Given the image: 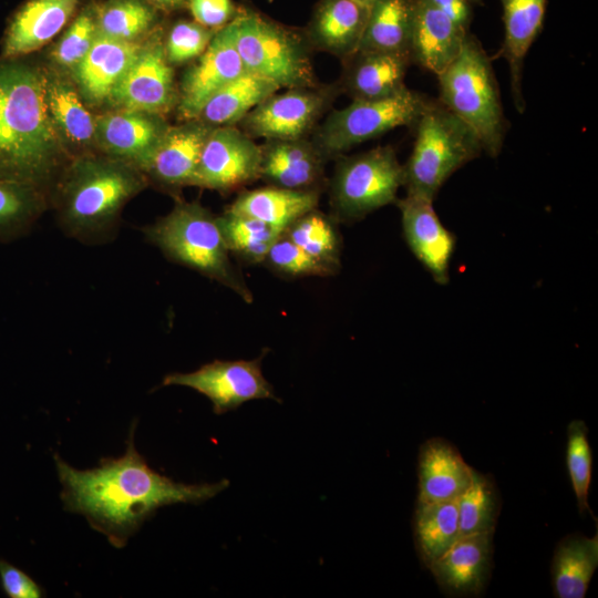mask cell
<instances>
[{
  "label": "cell",
  "mask_w": 598,
  "mask_h": 598,
  "mask_svg": "<svg viewBox=\"0 0 598 598\" xmlns=\"http://www.w3.org/2000/svg\"><path fill=\"white\" fill-rule=\"evenodd\" d=\"M460 536L494 533L499 495L492 477L473 470L471 485L457 499Z\"/></svg>",
  "instance_id": "cell-37"
},
{
  "label": "cell",
  "mask_w": 598,
  "mask_h": 598,
  "mask_svg": "<svg viewBox=\"0 0 598 598\" xmlns=\"http://www.w3.org/2000/svg\"><path fill=\"white\" fill-rule=\"evenodd\" d=\"M584 421L574 420L567 427V467L580 513L588 511V489L591 480V451Z\"/></svg>",
  "instance_id": "cell-38"
},
{
  "label": "cell",
  "mask_w": 598,
  "mask_h": 598,
  "mask_svg": "<svg viewBox=\"0 0 598 598\" xmlns=\"http://www.w3.org/2000/svg\"><path fill=\"white\" fill-rule=\"evenodd\" d=\"M245 72L229 22L216 31L206 50L185 72L177 97L179 117L196 120L215 93Z\"/></svg>",
  "instance_id": "cell-14"
},
{
  "label": "cell",
  "mask_w": 598,
  "mask_h": 598,
  "mask_svg": "<svg viewBox=\"0 0 598 598\" xmlns=\"http://www.w3.org/2000/svg\"><path fill=\"white\" fill-rule=\"evenodd\" d=\"M143 44L142 41H121L96 32L89 52L71 71L82 100L90 105L107 102Z\"/></svg>",
  "instance_id": "cell-20"
},
{
  "label": "cell",
  "mask_w": 598,
  "mask_h": 598,
  "mask_svg": "<svg viewBox=\"0 0 598 598\" xmlns=\"http://www.w3.org/2000/svg\"><path fill=\"white\" fill-rule=\"evenodd\" d=\"M96 37V8L87 7L73 20L51 51V60L72 71L86 55Z\"/></svg>",
  "instance_id": "cell-39"
},
{
  "label": "cell",
  "mask_w": 598,
  "mask_h": 598,
  "mask_svg": "<svg viewBox=\"0 0 598 598\" xmlns=\"http://www.w3.org/2000/svg\"><path fill=\"white\" fill-rule=\"evenodd\" d=\"M59 223L64 234L86 245L116 235L124 206L147 185L136 167L106 155H79L55 181Z\"/></svg>",
  "instance_id": "cell-3"
},
{
  "label": "cell",
  "mask_w": 598,
  "mask_h": 598,
  "mask_svg": "<svg viewBox=\"0 0 598 598\" xmlns=\"http://www.w3.org/2000/svg\"><path fill=\"white\" fill-rule=\"evenodd\" d=\"M47 70L21 58H0V179L48 194L68 151L47 105Z\"/></svg>",
  "instance_id": "cell-2"
},
{
  "label": "cell",
  "mask_w": 598,
  "mask_h": 598,
  "mask_svg": "<svg viewBox=\"0 0 598 598\" xmlns=\"http://www.w3.org/2000/svg\"><path fill=\"white\" fill-rule=\"evenodd\" d=\"M134 430L132 424L124 455L102 460L95 468H74L54 454L64 508L83 515L116 548L124 547L159 507L199 504L229 485L227 480L184 484L161 475L136 451Z\"/></svg>",
  "instance_id": "cell-1"
},
{
  "label": "cell",
  "mask_w": 598,
  "mask_h": 598,
  "mask_svg": "<svg viewBox=\"0 0 598 598\" xmlns=\"http://www.w3.org/2000/svg\"><path fill=\"white\" fill-rule=\"evenodd\" d=\"M230 25L246 71L279 89L318 86L310 45L298 32L250 10L238 11Z\"/></svg>",
  "instance_id": "cell-7"
},
{
  "label": "cell",
  "mask_w": 598,
  "mask_h": 598,
  "mask_svg": "<svg viewBox=\"0 0 598 598\" xmlns=\"http://www.w3.org/2000/svg\"><path fill=\"white\" fill-rule=\"evenodd\" d=\"M395 203L408 247L436 283L446 285L455 235L441 223L432 202L405 195Z\"/></svg>",
  "instance_id": "cell-16"
},
{
  "label": "cell",
  "mask_w": 598,
  "mask_h": 598,
  "mask_svg": "<svg viewBox=\"0 0 598 598\" xmlns=\"http://www.w3.org/2000/svg\"><path fill=\"white\" fill-rule=\"evenodd\" d=\"M333 87H295L274 93L254 107L239 123L250 137L269 140L306 138L331 104Z\"/></svg>",
  "instance_id": "cell-11"
},
{
  "label": "cell",
  "mask_w": 598,
  "mask_h": 598,
  "mask_svg": "<svg viewBox=\"0 0 598 598\" xmlns=\"http://www.w3.org/2000/svg\"><path fill=\"white\" fill-rule=\"evenodd\" d=\"M230 254L249 265L262 264L281 231L254 217L226 209L217 216Z\"/></svg>",
  "instance_id": "cell-35"
},
{
  "label": "cell",
  "mask_w": 598,
  "mask_h": 598,
  "mask_svg": "<svg viewBox=\"0 0 598 598\" xmlns=\"http://www.w3.org/2000/svg\"><path fill=\"white\" fill-rule=\"evenodd\" d=\"M403 165L390 145L341 157L330 182L331 217L353 223L398 200Z\"/></svg>",
  "instance_id": "cell-8"
},
{
  "label": "cell",
  "mask_w": 598,
  "mask_h": 598,
  "mask_svg": "<svg viewBox=\"0 0 598 598\" xmlns=\"http://www.w3.org/2000/svg\"><path fill=\"white\" fill-rule=\"evenodd\" d=\"M326 159L307 137L269 140L261 145L260 178L277 187L319 192Z\"/></svg>",
  "instance_id": "cell-22"
},
{
  "label": "cell",
  "mask_w": 598,
  "mask_h": 598,
  "mask_svg": "<svg viewBox=\"0 0 598 598\" xmlns=\"http://www.w3.org/2000/svg\"><path fill=\"white\" fill-rule=\"evenodd\" d=\"M473 470L448 441H425L419 453L417 502L457 501L471 485Z\"/></svg>",
  "instance_id": "cell-25"
},
{
  "label": "cell",
  "mask_w": 598,
  "mask_h": 598,
  "mask_svg": "<svg viewBox=\"0 0 598 598\" xmlns=\"http://www.w3.org/2000/svg\"><path fill=\"white\" fill-rule=\"evenodd\" d=\"M199 120L169 126L144 174L169 189L194 186L204 144L213 130Z\"/></svg>",
  "instance_id": "cell-18"
},
{
  "label": "cell",
  "mask_w": 598,
  "mask_h": 598,
  "mask_svg": "<svg viewBox=\"0 0 598 598\" xmlns=\"http://www.w3.org/2000/svg\"><path fill=\"white\" fill-rule=\"evenodd\" d=\"M271 271L283 277H328L333 272L312 258L282 233L270 247L264 262Z\"/></svg>",
  "instance_id": "cell-40"
},
{
  "label": "cell",
  "mask_w": 598,
  "mask_h": 598,
  "mask_svg": "<svg viewBox=\"0 0 598 598\" xmlns=\"http://www.w3.org/2000/svg\"><path fill=\"white\" fill-rule=\"evenodd\" d=\"M414 128L402 186L406 196L433 203L444 183L477 158L483 147L475 132L439 100H429Z\"/></svg>",
  "instance_id": "cell-6"
},
{
  "label": "cell",
  "mask_w": 598,
  "mask_h": 598,
  "mask_svg": "<svg viewBox=\"0 0 598 598\" xmlns=\"http://www.w3.org/2000/svg\"><path fill=\"white\" fill-rule=\"evenodd\" d=\"M412 64L439 75L457 56L468 32L462 30L429 0H410Z\"/></svg>",
  "instance_id": "cell-17"
},
{
  "label": "cell",
  "mask_w": 598,
  "mask_h": 598,
  "mask_svg": "<svg viewBox=\"0 0 598 598\" xmlns=\"http://www.w3.org/2000/svg\"><path fill=\"white\" fill-rule=\"evenodd\" d=\"M337 223L315 208L292 221L282 234L336 275L341 268L342 251Z\"/></svg>",
  "instance_id": "cell-33"
},
{
  "label": "cell",
  "mask_w": 598,
  "mask_h": 598,
  "mask_svg": "<svg viewBox=\"0 0 598 598\" xmlns=\"http://www.w3.org/2000/svg\"><path fill=\"white\" fill-rule=\"evenodd\" d=\"M0 580L4 592L11 598H39L41 587L25 573L0 559Z\"/></svg>",
  "instance_id": "cell-43"
},
{
  "label": "cell",
  "mask_w": 598,
  "mask_h": 598,
  "mask_svg": "<svg viewBox=\"0 0 598 598\" xmlns=\"http://www.w3.org/2000/svg\"><path fill=\"white\" fill-rule=\"evenodd\" d=\"M429 100L408 87L383 99L352 100L328 114L316 128L312 142L326 158L341 156L393 128L414 127Z\"/></svg>",
  "instance_id": "cell-9"
},
{
  "label": "cell",
  "mask_w": 598,
  "mask_h": 598,
  "mask_svg": "<svg viewBox=\"0 0 598 598\" xmlns=\"http://www.w3.org/2000/svg\"><path fill=\"white\" fill-rule=\"evenodd\" d=\"M194 20L200 25L218 31L238 13L233 0H187Z\"/></svg>",
  "instance_id": "cell-42"
},
{
  "label": "cell",
  "mask_w": 598,
  "mask_h": 598,
  "mask_svg": "<svg viewBox=\"0 0 598 598\" xmlns=\"http://www.w3.org/2000/svg\"><path fill=\"white\" fill-rule=\"evenodd\" d=\"M413 527L419 556L429 568L460 537L457 501L417 502Z\"/></svg>",
  "instance_id": "cell-32"
},
{
  "label": "cell",
  "mask_w": 598,
  "mask_h": 598,
  "mask_svg": "<svg viewBox=\"0 0 598 598\" xmlns=\"http://www.w3.org/2000/svg\"><path fill=\"white\" fill-rule=\"evenodd\" d=\"M355 1L367 4V6H371L375 0H355Z\"/></svg>",
  "instance_id": "cell-46"
},
{
  "label": "cell",
  "mask_w": 598,
  "mask_h": 598,
  "mask_svg": "<svg viewBox=\"0 0 598 598\" xmlns=\"http://www.w3.org/2000/svg\"><path fill=\"white\" fill-rule=\"evenodd\" d=\"M494 533L460 536L430 567L441 589L451 596H477L491 569Z\"/></svg>",
  "instance_id": "cell-19"
},
{
  "label": "cell",
  "mask_w": 598,
  "mask_h": 598,
  "mask_svg": "<svg viewBox=\"0 0 598 598\" xmlns=\"http://www.w3.org/2000/svg\"><path fill=\"white\" fill-rule=\"evenodd\" d=\"M342 90L352 100H375L400 93L412 64L408 55L358 50L343 60Z\"/></svg>",
  "instance_id": "cell-24"
},
{
  "label": "cell",
  "mask_w": 598,
  "mask_h": 598,
  "mask_svg": "<svg viewBox=\"0 0 598 598\" xmlns=\"http://www.w3.org/2000/svg\"><path fill=\"white\" fill-rule=\"evenodd\" d=\"M467 2H470L471 4H474V3H481L482 0H466Z\"/></svg>",
  "instance_id": "cell-47"
},
{
  "label": "cell",
  "mask_w": 598,
  "mask_h": 598,
  "mask_svg": "<svg viewBox=\"0 0 598 598\" xmlns=\"http://www.w3.org/2000/svg\"><path fill=\"white\" fill-rule=\"evenodd\" d=\"M261 146L235 125L210 131L198 163L194 186L230 193L260 178Z\"/></svg>",
  "instance_id": "cell-12"
},
{
  "label": "cell",
  "mask_w": 598,
  "mask_h": 598,
  "mask_svg": "<svg viewBox=\"0 0 598 598\" xmlns=\"http://www.w3.org/2000/svg\"><path fill=\"white\" fill-rule=\"evenodd\" d=\"M369 11L355 0H321L306 31L309 45L346 60L359 49Z\"/></svg>",
  "instance_id": "cell-23"
},
{
  "label": "cell",
  "mask_w": 598,
  "mask_h": 598,
  "mask_svg": "<svg viewBox=\"0 0 598 598\" xmlns=\"http://www.w3.org/2000/svg\"><path fill=\"white\" fill-rule=\"evenodd\" d=\"M156 10L171 12L187 3V0H146Z\"/></svg>",
  "instance_id": "cell-45"
},
{
  "label": "cell",
  "mask_w": 598,
  "mask_h": 598,
  "mask_svg": "<svg viewBox=\"0 0 598 598\" xmlns=\"http://www.w3.org/2000/svg\"><path fill=\"white\" fill-rule=\"evenodd\" d=\"M95 145L104 155L145 172L169 127L162 115L116 110L94 116Z\"/></svg>",
  "instance_id": "cell-15"
},
{
  "label": "cell",
  "mask_w": 598,
  "mask_h": 598,
  "mask_svg": "<svg viewBox=\"0 0 598 598\" xmlns=\"http://www.w3.org/2000/svg\"><path fill=\"white\" fill-rule=\"evenodd\" d=\"M145 239L171 261L187 267L237 293H252L230 260L217 216L198 202L177 200L172 210L143 228Z\"/></svg>",
  "instance_id": "cell-4"
},
{
  "label": "cell",
  "mask_w": 598,
  "mask_h": 598,
  "mask_svg": "<svg viewBox=\"0 0 598 598\" xmlns=\"http://www.w3.org/2000/svg\"><path fill=\"white\" fill-rule=\"evenodd\" d=\"M436 76L437 100L475 132L483 152L497 157L507 120L491 59L481 42L468 32L457 56Z\"/></svg>",
  "instance_id": "cell-5"
},
{
  "label": "cell",
  "mask_w": 598,
  "mask_h": 598,
  "mask_svg": "<svg viewBox=\"0 0 598 598\" xmlns=\"http://www.w3.org/2000/svg\"><path fill=\"white\" fill-rule=\"evenodd\" d=\"M598 565V540L581 534L563 538L554 553L551 576L555 596L584 598Z\"/></svg>",
  "instance_id": "cell-29"
},
{
  "label": "cell",
  "mask_w": 598,
  "mask_h": 598,
  "mask_svg": "<svg viewBox=\"0 0 598 598\" xmlns=\"http://www.w3.org/2000/svg\"><path fill=\"white\" fill-rule=\"evenodd\" d=\"M157 21V10L146 0H109L96 8V32L104 37L141 41Z\"/></svg>",
  "instance_id": "cell-36"
},
{
  "label": "cell",
  "mask_w": 598,
  "mask_h": 598,
  "mask_svg": "<svg viewBox=\"0 0 598 598\" xmlns=\"http://www.w3.org/2000/svg\"><path fill=\"white\" fill-rule=\"evenodd\" d=\"M261 357L255 360H215L199 369L167 374L163 385H183L205 395L213 403L215 414L236 410L243 403L257 399L280 400L260 368Z\"/></svg>",
  "instance_id": "cell-10"
},
{
  "label": "cell",
  "mask_w": 598,
  "mask_h": 598,
  "mask_svg": "<svg viewBox=\"0 0 598 598\" xmlns=\"http://www.w3.org/2000/svg\"><path fill=\"white\" fill-rule=\"evenodd\" d=\"M278 90L274 82L247 71L215 93L196 120L214 127L236 125Z\"/></svg>",
  "instance_id": "cell-30"
},
{
  "label": "cell",
  "mask_w": 598,
  "mask_h": 598,
  "mask_svg": "<svg viewBox=\"0 0 598 598\" xmlns=\"http://www.w3.org/2000/svg\"><path fill=\"white\" fill-rule=\"evenodd\" d=\"M503 9V58L509 66L511 89L517 112L524 113V61L540 33L547 0H499Z\"/></svg>",
  "instance_id": "cell-26"
},
{
  "label": "cell",
  "mask_w": 598,
  "mask_h": 598,
  "mask_svg": "<svg viewBox=\"0 0 598 598\" xmlns=\"http://www.w3.org/2000/svg\"><path fill=\"white\" fill-rule=\"evenodd\" d=\"M216 31L196 21L181 20L168 31L164 50L171 64H182L197 59L208 47Z\"/></svg>",
  "instance_id": "cell-41"
},
{
  "label": "cell",
  "mask_w": 598,
  "mask_h": 598,
  "mask_svg": "<svg viewBox=\"0 0 598 598\" xmlns=\"http://www.w3.org/2000/svg\"><path fill=\"white\" fill-rule=\"evenodd\" d=\"M47 105L66 151H86L95 145L94 116L76 89L64 76L47 70Z\"/></svg>",
  "instance_id": "cell-27"
},
{
  "label": "cell",
  "mask_w": 598,
  "mask_h": 598,
  "mask_svg": "<svg viewBox=\"0 0 598 598\" xmlns=\"http://www.w3.org/2000/svg\"><path fill=\"white\" fill-rule=\"evenodd\" d=\"M107 102L116 110L158 115L177 102L173 68L158 38L144 42Z\"/></svg>",
  "instance_id": "cell-13"
},
{
  "label": "cell",
  "mask_w": 598,
  "mask_h": 598,
  "mask_svg": "<svg viewBox=\"0 0 598 598\" xmlns=\"http://www.w3.org/2000/svg\"><path fill=\"white\" fill-rule=\"evenodd\" d=\"M462 30L470 32L472 4L466 0H429Z\"/></svg>",
  "instance_id": "cell-44"
},
{
  "label": "cell",
  "mask_w": 598,
  "mask_h": 598,
  "mask_svg": "<svg viewBox=\"0 0 598 598\" xmlns=\"http://www.w3.org/2000/svg\"><path fill=\"white\" fill-rule=\"evenodd\" d=\"M410 0H375L370 6L358 50L399 53L410 58Z\"/></svg>",
  "instance_id": "cell-31"
},
{
  "label": "cell",
  "mask_w": 598,
  "mask_h": 598,
  "mask_svg": "<svg viewBox=\"0 0 598 598\" xmlns=\"http://www.w3.org/2000/svg\"><path fill=\"white\" fill-rule=\"evenodd\" d=\"M48 194L37 187L0 179V243L25 236L47 208Z\"/></svg>",
  "instance_id": "cell-34"
},
{
  "label": "cell",
  "mask_w": 598,
  "mask_h": 598,
  "mask_svg": "<svg viewBox=\"0 0 598 598\" xmlns=\"http://www.w3.org/2000/svg\"><path fill=\"white\" fill-rule=\"evenodd\" d=\"M81 0H27L12 16L1 58L24 56L52 40L70 21Z\"/></svg>",
  "instance_id": "cell-21"
},
{
  "label": "cell",
  "mask_w": 598,
  "mask_h": 598,
  "mask_svg": "<svg viewBox=\"0 0 598 598\" xmlns=\"http://www.w3.org/2000/svg\"><path fill=\"white\" fill-rule=\"evenodd\" d=\"M319 193L269 185L241 193L228 209L259 219L282 233L297 218L317 208Z\"/></svg>",
  "instance_id": "cell-28"
}]
</instances>
